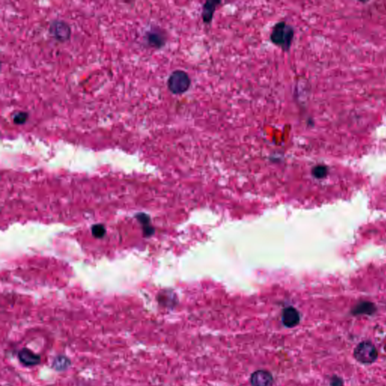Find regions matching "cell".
<instances>
[{
  "label": "cell",
  "instance_id": "10",
  "mask_svg": "<svg viewBox=\"0 0 386 386\" xmlns=\"http://www.w3.org/2000/svg\"><path fill=\"white\" fill-rule=\"evenodd\" d=\"M312 174L314 177L316 178L321 179L324 178L327 174V167L324 166H315L313 169H312Z\"/></svg>",
  "mask_w": 386,
  "mask_h": 386
},
{
  "label": "cell",
  "instance_id": "9",
  "mask_svg": "<svg viewBox=\"0 0 386 386\" xmlns=\"http://www.w3.org/2000/svg\"><path fill=\"white\" fill-rule=\"evenodd\" d=\"M71 365V361L64 355H58L54 359L52 366L57 371H64Z\"/></svg>",
  "mask_w": 386,
  "mask_h": 386
},
{
  "label": "cell",
  "instance_id": "2",
  "mask_svg": "<svg viewBox=\"0 0 386 386\" xmlns=\"http://www.w3.org/2000/svg\"><path fill=\"white\" fill-rule=\"evenodd\" d=\"M354 359L363 365H372L377 361L379 357L377 348L370 340L361 342L353 351Z\"/></svg>",
  "mask_w": 386,
  "mask_h": 386
},
{
  "label": "cell",
  "instance_id": "4",
  "mask_svg": "<svg viewBox=\"0 0 386 386\" xmlns=\"http://www.w3.org/2000/svg\"><path fill=\"white\" fill-rule=\"evenodd\" d=\"M273 381L272 375L267 370H257L251 376V384L252 386H271L273 384Z\"/></svg>",
  "mask_w": 386,
  "mask_h": 386
},
{
  "label": "cell",
  "instance_id": "11",
  "mask_svg": "<svg viewBox=\"0 0 386 386\" xmlns=\"http://www.w3.org/2000/svg\"><path fill=\"white\" fill-rule=\"evenodd\" d=\"M92 234L97 238H101L106 234V229L101 224L93 226L92 229Z\"/></svg>",
  "mask_w": 386,
  "mask_h": 386
},
{
  "label": "cell",
  "instance_id": "6",
  "mask_svg": "<svg viewBox=\"0 0 386 386\" xmlns=\"http://www.w3.org/2000/svg\"><path fill=\"white\" fill-rule=\"evenodd\" d=\"M282 323L288 328L296 327L300 321L299 312L293 307H288L284 309L282 317Z\"/></svg>",
  "mask_w": 386,
  "mask_h": 386
},
{
  "label": "cell",
  "instance_id": "13",
  "mask_svg": "<svg viewBox=\"0 0 386 386\" xmlns=\"http://www.w3.org/2000/svg\"><path fill=\"white\" fill-rule=\"evenodd\" d=\"M26 117H27V116H26V114H24V113H20V114H18V115L15 116V118H14V121H15V123L22 124L25 122Z\"/></svg>",
  "mask_w": 386,
  "mask_h": 386
},
{
  "label": "cell",
  "instance_id": "3",
  "mask_svg": "<svg viewBox=\"0 0 386 386\" xmlns=\"http://www.w3.org/2000/svg\"><path fill=\"white\" fill-rule=\"evenodd\" d=\"M191 86V78L189 74L183 70L174 71L168 80V87L174 95H182L189 90Z\"/></svg>",
  "mask_w": 386,
  "mask_h": 386
},
{
  "label": "cell",
  "instance_id": "8",
  "mask_svg": "<svg viewBox=\"0 0 386 386\" xmlns=\"http://www.w3.org/2000/svg\"><path fill=\"white\" fill-rule=\"evenodd\" d=\"M376 311V307L373 304L368 302H361L359 305L356 306L352 309V312L354 315H373Z\"/></svg>",
  "mask_w": 386,
  "mask_h": 386
},
{
  "label": "cell",
  "instance_id": "1",
  "mask_svg": "<svg viewBox=\"0 0 386 386\" xmlns=\"http://www.w3.org/2000/svg\"><path fill=\"white\" fill-rule=\"evenodd\" d=\"M294 37V29L285 21H279L271 30L270 39L274 45L280 47L282 51H289Z\"/></svg>",
  "mask_w": 386,
  "mask_h": 386
},
{
  "label": "cell",
  "instance_id": "12",
  "mask_svg": "<svg viewBox=\"0 0 386 386\" xmlns=\"http://www.w3.org/2000/svg\"><path fill=\"white\" fill-rule=\"evenodd\" d=\"M343 385H344V381L338 376H333L329 381L330 386H343Z\"/></svg>",
  "mask_w": 386,
  "mask_h": 386
},
{
  "label": "cell",
  "instance_id": "5",
  "mask_svg": "<svg viewBox=\"0 0 386 386\" xmlns=\"http://www.w3.org/2000/svg\"><path fill=\"white\" fill-rule=\"evenodd\" d=\"M18 359L20 363L26 367L36 366L41 362L40 355L27 348H23L20 350L18 352Z\"/></svg>",
  "mask_w": 386,
  "mask_h": 386
},
{
  "label": "cell",
  "instance_id": "7",
  "mask_svg": "<svg viewBox=\"0 0 386 386\" xmlns=\"http://www.w3.org/2000/svg\"><path fill=\"white\" fill-rule=\"evenodd\" d=\"M220 1L208 0L202 6V18L204 23H210L212 21L213 15L217 6L220 4Z\"/></svg>",
  "mask_w": 386,
  "mask_h": 386
}]
</instances>
